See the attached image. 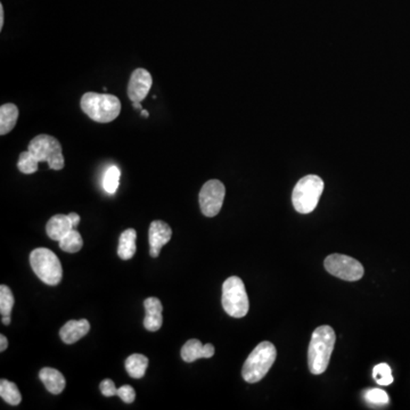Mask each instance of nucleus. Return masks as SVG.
<instances>
[{
	"label": "nucleus",
	"instance_id": "nucleus-1",
	"mask_svg": "<svg viewBox=\"0 0 410 410\" xmlns=\"http://www.w3.org/2000/svg\"><path fill=\"white\" fill-rule=\"evenodd\" d=\"M336 340V332L331 326L323 325L314 331L308 350V365L312 374L321 375L326 372Z\"/></svg>",
	"mask_w": 410,
	"mask_h": 410
},
{
	"label": "nucleus",
	"instance_id": "nucleus-2",
	"mask_svg": "<svg viewBox=\"0 0 410 410\" xmlns=\"http://www.w3.org/2000/svg\"><path fill=\"white\" fill-rule=\"evenodd\" d=\"M81 110L93 121L109 123L121 112V101L110 94L86 93L81 97Z\"/></svg>",
	"mask_w": 410,
	"mask_h": 410
},
{
	"label": "nucleus",
	"instance_id": "nucleus-3",
	"mask_svg": "<svg viewBox=\"0 0 410 410\" xmlns=\"http://www.w3.org/2000/svg\"><path fill=\"white\" fill-rule=\"evenodd\" d=\"M277 357L274 344L263 341L250 353L243 366L242 376L248 383H257L267 375Z\"/></svg>",
	"mask_w": 410,
	"mask_h": 410
},
{
	"label": "nucleus",
	"instance_id": "nucleus-4",
	"mask_svg": "<svg viewBox=\"0 0 410 410\" xmlns=\"http://www.w3.org/2000/svg\"><path fill=\"white\" fill-rule=\"evenodd\" d=\"M323 191L321 177L308 174L299 180L292 194L293 206L299 214H308L317 208Z\"/></svg>",
	"mask_w": 410,
	"mask_h": 410
},
{
	"label": "nucleus",
	"instance_id": "nucleus-5",
	"mask_svg": "<svg viewBox=\"0 0 410 410\" xmlns=\"http://www.w3.org/2000/svg\"><path fill=\"white\" fill-rule=\"evenodd\" d=\"M30 265L39 279L50 286L61 283L63 269L57 255L45 248L33 250L30 255Z\"/></svg>",
	"mask_w": 410,
	"mask_h": 410
},
{
	"label": "nucleus",
	"instance_id": "nucleus-6",
	"mask_svg": "<svg viewBox=\"0 0 410 410\" xmlns=\"http://www.w3.org/2000/svg\"><path fill=\"white\" fill-rule=\"evenodd\" d=\"M223 309L231 317H245L249 312V297L246 293L245 285L237 276H231L225 280L223 285Z\"/></svg>",
	"mask_w": 410,
	"mask_h": 410
},
{
	"label": "nucleus",
	"instance_id": "nucleus-7",
	"mask_svg": "<svg viewBox=\"0 0 410 410\" xmlns=\"http://www.w3.org/2000/svg\"><path fill=\"white\" fill-rule=\"evenodd\" d=\"M30 153L39 162H47L52 170L64 168V156L62 145L55 137L50 135H39L30 142L28 148Z\"/></svg>",
	"mask_w": 410,
	"mask_h": 410
},
{
	"label": "nucleus",
	"instance_id": "nucleus-8",
	"mask_svg": "<svg viewBox=\"0 0 410 410\" xmlns=\"http://www.w3.org/2000/svg\"><path fill=\"white\" fill-rule=\"evenodd\" d=\"M327 272L340 279L355 282L364 276V267L353 257L344 255H331L325 259Z\"/></svg>",
	"mask_w": 410,
	"mask_h": 410
},
{
	"label": "nucleus",
	"instance_id": "nucleus-9",
	"mask_svg": "<svg viewBox=\"0 0 410 410\" xmlns=\"http://www.w3.org/2000/svg\"><path fill=\"white\" fill-rule=\"evenodd\" d=\"M226 188L220 180L212 179L205 182L199 192V206L205 217H216L223 208Z\"/></svg>",
	"mask_w": 410,
	"mask_h": 410
},
{
	"label": "nucleus",
	"instance_id": "nucleus-10",
	"mask_svg": "<svg viewBox=\"0 0 410 410\" xmlns=\"http://www.w3.org/2000/svg\"><path fill=\"white\" fill-rule=\"evenodd\" d=\"M152 84H153V78L148 70L142 69V67L135 70L131 73V80L128 84V97L131 101L140 103L148 97Z\"/></svg>",
	"mask_w": 410,
	"mask_h": 410
},
{
	"label": "nucleus",
	"instance_id": "nucleus-11",
	"mask_svg": "<svg viewBox=\"0 0 410 410\" xmlns=\"http://www.w3.org/2000/svg\"><path fill=\"white\" fill-rule=\"evenodd\" d=\"M171 237H172V229L168 223H165L162 220H155L150 223V231H148L150 257H159L162 248L170 242Z\"/></svg>",
	"mask_w": 410,
	"mask_h": 410
},
{
	"label": "nucleus",
	"instance_id": "nucleus-12",
	"mask_svg": "<svg viewBox=\"0 0 410 410\" xmlns=\"http://www.w3.org/2000/svg\"><path fill=\"white\" fill-rule=\"evenodd\" d=\"M144 327L150 332H157L163 323V306L157 298H148L144 301Z\"/></svg>",
	"mask_w": 410,
	"mask_h": 410
},
{
	"label": "nucleus",
	"instance_id": "nucleus-13",
	"mask_svg": "<svg viewBox=\"0 0 410 410\" xmlns=\"http://www.w3.org/2000/svg\"><path fill=\"white\" fill-rule=\"evenodd\" d=\"M214 353H216V350H214L212 344L208 343L203 345L199 340L193 338V340H189L184 344L180 355H182V360L186 361V362H193L199 358H211L214 357Z\"/></svg>",
	"mask_w": 410,
	"mask_h": 410
},
{
	"label": "nucleus",
	"instance_id": "nucleus-14",
	"mask_svg": "<svg viewBox=\"0 0 410 410\" xmlns=\"http://www.w3.org/2000/svg\"><path fill=\"white\" fill-rule=\"evenodd\" d=\"M90 331V323L87 319L69 321L60 331V336L65 344H73L80 338L87 336Z\"/></svg>",
	"mask_w": 410,
	"mask_h": 410
},
{
	"label": "nucleus",
	"instance_id": "nucleus-15",
	"mask_svg": "<svg viewBox=\"0 0 410 410\" xmlns=\"http://www.w3.org/2000/svg\"><path fill=\"white\" fill-rule=\"evenodd\" d=\"M72 229L74 228L67 214H55L54 217L50 218L46 226L47 235L52 240H57V242H60Z\"/></svg>",
	"mask_w": 410,
	"mask_h": 410
},
{
	"label": "nucleus",
	"instance_id": "nucleus-16",
	"mask_svg": "<svg viewBox=\"0 0 410 410\" xmlns=\"http://www.w3.org/2000/svg\"><path fill=\"white\" fill-rule=\"evenodd\" d=\"M41 382L44 383L47 390L50 391L52 394H60L63 392L65 389V377L61 372H58L55 368H50V367H45L40 370L39 373Z\"/></svg>",
	"mask_w": 410,
	"mask_h": 410
},
{
	"label": "nucleus",
	"instance_id": "nucleus-17",
	"mask_svg": "<svg viewBox=\"0 0 410 410\" xmlns=\"http://www.w3.org/2000/svg\"><path fill=\"white\" fill-rule=\"evenodd\" d=\"M137 233L135 229L129 228L122 233L118 240V255L122 260H131L137 251Z\"/></svg>",
	"mask_w": 410,
	"mask_h": 410
},
{
	"label": "nucleus",
	"instance_id": "nucleus-18",
	"mask_svg": "<svg viewBox=\"0 0 410 410\" xmlns=\"http://www.w3.org/2000/svg\"><path fill=\"white\" fill-rule=\"evenodd\" d=\"M18 118V109L12 103L1 105L0 107V135L4 136L11 133L16 126Z\"/></svg>",
	"mask_w": 410,
	"mask_h": 410
},
{
	"label": "nucleus",
	"instance_id": "nucleus-19",
	"mask_svg": "<svg viewBox=\"0 0 410 410\" xmlns=\"http://www.w3.org/2000/svg\"><path fill=\"white\" fill-rule=\"evenodd\" d=\"M148 366V358L140 353H133L126 360V370L133 379L144 377Z\"/></svg>",
	"mask_w": 410,
	"mask_h": 410
},
{
	"label": "nucleus",
	"instance_id": "nucleus-20",
	"mask_svg": "<svg viewBox=\"0 0 410 410\" xmlns=\"http://www.w3.org/2000/svg\"><path fill=\"white\" fill-rule=\"evenodd\" d=\"M0 396L7 404L12 406H18L22 401V396L16 384L7 379H3L0 381Z\"/></svg>",
	"mask_w": 410,
	"mask_h": 410
},
{
	"label": "nucleus",
	"instance_id": "nucleus-21",
	"mask_svg": "<svg viewBox=\"0 0 410 410\" xmlns=\"http://www.w3.org/2000/svg\"><path fill=\"white\" fill-rule=\"evenodd\" d=\"M84 246V240L81 237L80 233L77 229L69 231L65 236L60 240V248L64 252L69 253H77L80 251Z\"/></svg>",
	"mask_w": 410,
	"mask_h": 410
},
{
	"label": "nucleus",
	"instance_id": "nucleus-22",
	"mask_svg": "<svg viewBox=\"0 0 410 410\" xmlns=\"http://www.w3.org/2000/svg\"><path fill=\"white\" fill-rule=\"evenodd\" d=\"M120 177H121V171L116 165H112L105 171L103 187L107 194H110V195L116 194V192L118 191V184H120Z\"/></svg>",
	"mask_w": 410,
	"mask_h": 410
},
{
	"label": "nucleus",
	"instance_id": "nucleus-23",
	"mask_svg": "<svg viewBox=\"0 0 410 410\" xmlns=\"http://www.w3.org/2000/svg\"><path fill=\"white\" fill-rule=\"evenodd\" d=\"M38 165H39V161L35 159V156L30 153L29 150H26V152H22L20 154V157H18V170L24 174H32L37 172Z\"/></svg>",
	"mask_w": 410,
	"mask_h": 410
},
{
	"label": "nucleus",
	"instance_id": "nucleus-24",
	"mask_svg": "<svg viewBox=\"0 0 410 410\" xmlns=\"http://www.w3.org/2000/svg\"><path fill=\"white\" fill-rule=\"evenodd\" d=\"M14 304V295H13L12 291H11L9 286H0V312H1L3 317L11 316Z\"/></svg>",
	"mask_w": 410,
	"mask_h": 410
},
{
	"label": "nucleus",
	"instance_id": "nucleus-25",
	"mask_svg": "<svg viewBox=\"0 0 410 410\" xmlns=\"http://www.w3.org/2000/svg\"><path fill=\"white\" fill-rule=\"evenodd\" d=\"M373 379L381 387L392 384L393 376L391 367L387 364L376 365L373 368Z\"/></svg>",
	"mask_w": 410,
	"mask_h": 410
},
{
	"label": "nucleus",
	"instance_id": "nucleus-26",
	"mask_svg": "<svg viewBox=\"0 0 410 410\" xmlns=\"http://www.w3.org/2000/svg\"><path fill=\"white\" fill-rule=\"evenodd\" d=\"M364 398L367 404H373V406H385L390 401L387 393L382 389H370V390L365 391Z\"/></svg>",
	"mask_w": 410,
	"mask_h": 410
},
{
	"label": "nucleus",
	"instance_id": "nucleus-27",
	"mask_svg": "<svg viewBox=\"0 0 410 410\" xmlns=\"http://www.w3.org/2000/svg\"><path fill=\"white\" fill-rule=\"evenodd\" d=\"M118 397H120L122 401L126 404H133L136 399V392L131 385H122L120 389H118Z\"/></svg>",
	"mask_w": 410,
	"mask_h": 410
},
{
	"label": "nucleus",
	"instance_id": "nucleus-28",
	"mask_svg": "<svg viewBox=\"0 0 410 410\" xmlns=\"http://www.w3.org/2000/svg\"><path fill=\"white\" fill-rule=\"evenodd\" d=\"M99 390H101V394L107 397V398L118 396V389H116L114 382L110 379H106L101 382V384H99Z\"/></svg>",
	"mask_w": 410,
	"mask_h": 410
},
{
	"label": "nucleus",
	"instance_id": "nucleus-29",
	"mask_svg": "<svg viewBox=\"0 0 410 410\" xmlns=\"http://www.w3.org/2000/svg\"><path fill=\"white\" fill-rule=\"evenodd\" d=\"M70 220H71V223H72L73 228H77L78 227L79 223H80V216L78 214H69Z\"/></svg>",
	"mask_w": 410,
	"mask_h": 410
},
{
	"label": "nucleus",
	"instance_id": "nucleus-30",
	"mask_svg": "<svg viewBox=\"0 0 410 410\" xmlns=\"http://www.w3.org/2000/svg\"><path fill=\"white\" fill-rule=\"evenodd\" d=\"M7 347H9V340H7L6 336L1 334L0 336V353H4Z\"/></svg>",
	"mask_w": 410,
	"mask_h": 410
},
{
	"label": "nucleus",
	"instance_id": "nucleus-31",
	"mask_svg": "<svg viewBox=\"0 0 410 410\" xmlns=\"http://www.w3.org/2000/svg\"><path fill=\"white\" fill-rule=\"evenodd\" d=\"M4 6L3 5H0V30H3L4 28Z\"/></svg>",
	"mask_w": 410,
	"mask_h": 410
},
{
	"label": "nucleus",
	"instance_id": "nucleus-32",
	"mask_svg": "<svg viewBox=\"0 0 410 410\" xmlns=\"http://www.w3.org/2000/svg\"><path fill=\"white\" fill-rule=\"evenodd\" d=\"M1 323H4V325H9V323H11V316H5V317L1 318Z\"/></svg>",
	"mask_w": 410,
	"mask_h": 410
},
{
	"label": "nucleus",
	"instance_id": "nucleus-33",
	"mask_svg": "<svg viewBox=\"0 0 410 410\" xmlns=\"http://www.w3.org/2000/svg\"><path fill=\"white\" fill-rule=\"evenodd\" d=\"M133 106L135 107V109H138V110H143V105L140 104L139 101H133Z\"/></svg>",
	"mask_w": 410,
	"mask_h": 410
},
{
	"label": "nucleus",
	"instance_id": "nucleus-34",
	"mask_svg": "<svg viewBox=\"0 0 410 410\" xmlns=\"http://www.w3.org/2000/svg\"><path fill=\"white\" fill-rule=\"evenodd\" d=\"M140 114H142L143 116H145V118H148V116H150V113H148V111L144 110V109H143Z\"/></svg>",
	"mask_w": 410,
	"mask_h": 410
}]
</instances>
